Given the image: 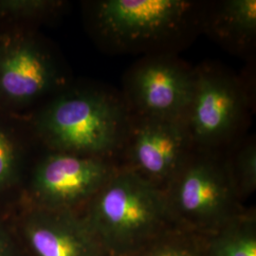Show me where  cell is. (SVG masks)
Returning a JSON list of instances; mask_svg holds the SVG:
<instances>
[{"label":"cell","instance_id":"6","mask_svg":"<svg viewBox=\"0 0 256 256\" xmlns=\"http://www.w3.org/2000/svg\"><path fill=\"white\" fill-rule=\"evenodd\" d=\"M74 82L40 32L0 36V110L26 115Z\"/></svg>","mask_w":256,"mask_h":256},{"label":"cell","instance_id":"14","mask_svg":"<svg viewBox=\"0 0 256 256\" xmlns=\"http://www.w3.org/2000/svg\"><path fill=\"white\" fill-rule=\"evenodd\" d=\"M204 238L208 256H256V214L244 210L225 226Z\"/></svg>","mask_w":256,"mask_h":256},{"label":"cell","instance_id":"4","mask_svg":"<svg viewBox=\"0 0 256 256\" xmlns=\"http://www.w3.org/2000/svg\"><path fill=\"white\" fill-rule=\"evenodd\" d=\"M254 110L252 70L236 74L210 61L194 66L192 97L182 117L194 149L224 153L247 135Z\"/></svg>","mask_w":256,"mask_h":256},{"label":"cell","instance_id":"9","mask_svg":"<svg viewBox=\"0 0 256 256\" xmlns=\"http://www.w3.org/2000/svg\"><path fill=\"white\" fill-rule=\"evenodd\" d=\"M194 84V66L178 54L142 56L122 78L120 94L130 115L182 118Z\"/></svg>","mask_w":256,"mask_h":256},{"label":"cell","instance_id":"2","mask_svg":"<svg viewBox=\"0 0 256 256\" xmlns=\"http://www.w3.org/2000/svg\"><path fill=\"white\" fill-rule=\"evenodd\" d=\"M23 116L42 150L117 162L130 118L120 92L74 82Z\"/></svg>","mask_w":256,"mask_h":256},{"label":"cell","instance_id":"1","mask_svg":"<svg viewBox=\"0 0 256 256\" xmlns=\"http://www.w3.org/2000/svg\"><path fill=\"white\" fill-rule=\"evenodd\" d=\"M207 1L86 0L82 14L94 44L110 54H178L202 34Z\"/></svg>","mask_w":256,"mask_h":256},{"label":"cell","instance_id":"5","mask_svg":"<svg viewBox=\"0 0 256 256\" xmlns=\"http://www.w3.org/2000/svg\"><path fill=\"white\" fill-rule=\"evenodd\" d=\"M164 194L174 227L200 236H210L246 210L224 153L194 149Z\"/></svg>","mask_w":256,"mask_h":256},{"label":"cell","instance_id":"11","mask_svg":"<svg viewBox=\"0 0 256 256\" xmlns=\"http://www.w3.org/2000/svg\"><path fill=\"white\" fill-rule=\"evenodd\" d=\"M203 34L230 54L252 63L256 50V0L207 1Z\"/></svg>","mask_w":256,"mask_h":256},{"label":"cell","instance_id":"13","mask_svg":"<svg viewBox=\"0 0 256 256\" xmlns=\"http://www.w3.org/2000/svg\"><path fill=\"white\" fill-rule=\"evenodd\" d=\"M68 6L63 0H0V36L39 32L61 18Z\"/></svg>","mask_w":256,"mask_h":256},{"label":"cell","instance_id":"8","mask_svg":"<svg viewBox=\"0 0 256 256\" xmlns=\"http://www.w3.org/2000/svg\"><path fill=\"white\" fill-rule=\"evenodd\" d=\"M194 149L183 118L130 115L118 164L164 192Z\"/></svg>","mask_w":256,"mask_h":256},{"label":"cell","instance_id":"3","mask_svg":"<svg viewBox=\"0 0 256 256\" xmlns=\"http://www.w3.org/2000/svg\"><path fill=\"white\" fill-rule=\"evenodd\" d=\"M80 214L108 256H133L174 227L164 192L120 166Z\"/></svg>","mask_w":256,"mask_h":256},{"label":"cell","instance_id":"15","mask_svg":"<svg viewBox=\"0 0 256 256\" xmlns=\"http://www.w3.org/2000/svg\"><path fill=\"white\" fill-rule=\"evenodd\" d=\"M226 165L240 200L256 190V136L246 135L224 152Z\"/></svg>","mask_w":256,"mask_h":256},{"label":"cell","instance_id":"17","mask_svg":"<svg viewBox=\"0 0 256 256\" xmlns=\"http://www.w3.org/2000/svg\"><path fill=\"white\" fill-rule=\"evenodd\" d=\"M0 256H23L12 229L0 218Z\"/></svg>","mask_w":256,"mask_h":256},{"label":"cell","instance_id":"7","mask_svg":"<svg viewBox=\"0 0 256 256\" xmlns=\"http://www.w3.org/2000/svg\"><path fill=\"white\" fill-rule=\"evenodd\" d=\"M118 167L112 158L41 150L30 169L18 204L80 212Z\"/></svg>","mask_w":256,"mask_h":256},{"label":"cell","instance_id":"16","mask_svg":"<svg viewBox=\"0 0 256 256\" xmlns=\"http://www.w3.org/2000/svg\"><path fill=\"white\" fill-rule=\"evenodd\" d=\"M131 256H208L204 238L173 227Z\"/></svg>","mask_w":256,"mask_h":256},{"label":"cell","instance_id":"10","mask_svg":"<svg viewBox=\"0 0 256 256\" xmlns=\"http://www.w3.org/2000/svg\"><path fill=\"white\" fill-rule=\"evenodd\" d=\"M18 208V232L30 256H108L80 212Z\"/></svg>","mask_w":256,"mask_h":256},{"label":"cell","instance_id":"12","mask_svg":"<svg viewBox=\"0 0 256 256\" xmlns=\"http://www.w3.org/2000/svg\"><path fill=\"white\" fill-rule=\"evenodd\" d=\"M42 149L23 115L0 110V198L18 192Z\"/></svg>","mask_w":256,"mask_h":256}]
</instances>
